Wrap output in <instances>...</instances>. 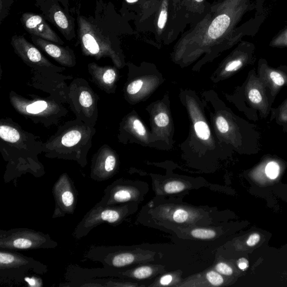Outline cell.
<instances>
[{"label": "cell", "instance_id": "1", "mask_svg": "<svg viewBox=\"0 0 287 287\" xmlns=\"http://www.w3.org/2000/svg\"><path fill=\"white\" fill-rule=\"evenodd\" d=\"M257 5L252 0L213 2L204 18L180 36L176 45V53H202L227 48L241 41L246 35L256 33L261 22L238 25Z\"/></svg>", "mask_w": 287, "mask_h": 287}, {"label": "cell", "instance_id": "2", "mask_svg": "<svg viewBox=\"0 0 287 287\" xmlns=\"http://www.w3.org/2000/svg\"><path fill=\"white\" fill-rule=\"evenodd\" d=\"M184 0H141L136 27L150 32L157 41L169 43L183 34L188 25L183 9ZM181 34V35H182Z\"/></svg>", "mask_w": 287, "mask_h": 287}, {"label": "cell", "instance_id": "3", "mask_svg": "<svg viewBox=\"0 0 287 287\" xmlns=\"http://www.w3.org/2000/svg\"><path fill=\"white\" fill-rule=\"evenodd\" d=\"M76 20L78 42L84 55L93 57L96 60L108 57L119 66L120 56L116 41L112 36L92 17L78 15Z\"/></svg>", "mask_w": 287, "mask_h": 287}, {"label": "cell", "instance_id": "4", "mask_svg": "<svg viewBox=\"0 0 287 287\" xmlns=\"http://www.w3.org/2000/svg\"><path fill=\"white\" fill-rule=\"evenodd\" d=\"M41 15L55 27L68 41L76 37L75 19L71 16L69 0H34Z\"/></svg>", "mask_w": 287, "mask_h": 287}, {"label": "cell", "instance_id": "5", "mask_svg": "<svg viewBox=\"0 0 287 287\" xmlns=\"http://www.w3.org/2000/svg\"><path fill=\"white\" fill-rule=\"evenodd\" d=\"M52 140L46 144L47 148H54L59 151H76L81 147H85L91 141L93 136L90 127L83 123H71V126L64 128Z\"/></svg>", "mask_w": 287, "mask_h": 287}, {"label": "cell", "instance_id": "6", "mask_svg": "<svg viewBox=\"0 0 287 287\" xmlns=\"http://www.w3.org/2000/svg\"><path fill=\"white\" fill-rule=\"evenodd\" d=\"M11 45L14 52L25 64L33 68L41 70H60V68L54 66L43 55L37 47L32 44L23 35H14L11 40Z\"/></svg>", "mask_w": 287, "mask_h": 287}, {"label": "cell", "instance_id": "7", "mask_svg": "<svg viewBox=\"0 0 287 287\" xmlns=\"http://www.w3.org/2000/svg\"><path fill=\"white\" fill-rule=\"evenodd\" d=\"M24 30L31 36H35L47 41L64 45V42L47 23L42 15L34 13H24L20 18Z\"/></svg>", "mask_w": 287, "mask_h": 287}, {"label": "cell", "instance_id": "8", "mask_svg": "<svg viewBox=\"0 0 287 287\" xmlns=\"http://www.w3.org/2000/svg\"><path fill=\"white\" fill-rule=\"evenodd\" d=\"M33 43L38 49L63 66L73 67L76 64V59L73 50L68 46H63L47 40L31 36Z\"/></svg>", "mask_w": 287, "mask_h": 287}, {"label": "cell", "instance_id": "9", "mask_svg": "<svg viewBox=\"0 0 287 287\" xmlns=\"http://www.w3.org/2000/svg\"><path fill=\"white\" fill-rule=\"evenodd\" d=\"M45 237L41 235L33 232H14L11 233L8 237L1 238L2 248L12 249H29L36 248L42 244Z\"/></svg>", "mask_w": 287, "mask_h": 287}, {"label": "cell", "instance_id": "10", "mask_svg": "<svg viewBox=\"0 0 287 287\" xmlns=\"http://www.w3.org/2000/svg\"><path fill=\"white\" fill-rule=\"evenodd\" d=\"M211 5L208 0H184L185 17L190 28L194 26L204 18Z\"/></svg>", "mask_w": 287, "mask_h": 287}, {"label": "cell", "instance_id": "11", "mask_svg": "<svg viewBox=\"0 0 287 287\" xmlns=\"http://www.w3.org/2000/svg\"><path fill=\"white\" fill-rule=\"evenodd\" d=\"M120 213L117 210L101 207L97 209H94L85 219H84L82 224L85 229L91 228L103 221L115 223L120 219Z\"/></svg>", "mask_w": 287, "mask_h": 287}, {"label": "cell", "instance_id": "12", "mask_svg": "<svg viewBox=\"0 0 287 287\" xmlns=\"http://www.w3.org/2000/svg\"><path fill=\"white\" fill-rule=\"evenodd\" d=\"M88 68L93 81L101 88L106 91L115 83L116 72L114 68L100 67L96 63L89 64Z\"/></svg>", "mask_w": 287, "mask_h": 287}, {"label": "cell", "instance_id": "13", "mask_svg": "<svg viewBox=\"0 0 287 287\" xmlns=\"http://www.w3.org/2000/svg\"><path fill=\"white\" fill-rule=\"evenodd\" d=\"M76 106L78 108L82 111L83 114L89 117L90 115L93 116L95 110H97L95 104L94 94L90 88H81L78 93ZM77 108V109H78Z\"/></svg>", "mask_w": 287, "mask_h": 287}, {"label": "cell", "instance_id": "14", "mask_svg": "<svg viewBox=\"0 0 287 287\" xmlns=\"http://www.w3.org/2000/svg\"><path fill=\"white\" fill-rule=\"evenodd\" d=\"M116 165V159L114 154L106 152V149L100 152L97 162L96 169L100 173L103 174L111 173Z\"/></svg>", "mask_w": 287, "mask_h": 287}, {"label": "cell", "instance_id": "15", "mask_svg": "<svg viewBox=\"0 0 287 287\" xmlns=\"http://www.w3.org/2000/svg\"><path fill=\"white\" fill-rule=\"evenodd\" d=\"M0 137L10 144H16L20 141L21 136L19 130L14 127L6 124L0 126Z\"/></svg>", "mask_w": 287, "mask_h": 287}, {"label": "cell", "instance_id": "16", "mask_svg": "<svg viewBox=\"0 0 287 287\" xmlns=\"http://www.w3.org/2000/svg\"><path fill=\"white\" fill-rule=\"evenodd\" d=\"M51 104L44 100H38L29 103L25 107V111L28 115H37L42 114L50 110Z\"/></svg>", "mask_w": 287, "mask_h": 287}, {"label": "cell", "instance_id": "17", "mask_svg": "<svg viewBox=\"0 0 287 287\" xmlns=\"http://www.w3.org/2000/svg\"><path fill=\"white\" fill-rule=\"evenodd\" d=\"M135 257L130 253H122L116 255L112 259L114 267L120 268L127 266L134 262Z\"/></svg>", "mask_w": 287, "mask_h": 287}, {"label": "cell", "instance_id": "18", "mask_svg": "<svg viewBox=\"0 0 287 287\" xmlns=\"http://www.w3.org/2000/svg\"><path fill=\"white\" fill-rule=\"evenodd\" d=\"M133 197L132 191L129 189L122 188L118 189L112 194L113 202L117 203L127 202L132 200Z\"/></svg>", "mask_w": 287, "mask_h": 287}, {"label": "cell", "instance_id": "19", "mask_svg": "<svg viewBox=\"0 0 287 287\" xmlns=\"http://www.w3.org/2000/svg\"><path fill=\"white\" fill-rule=\"evenodd\" d=\"M194 129L197 136L203 140H208L210 136V131L208 125L202 121L195 123Z\"/></svg>", "mask_w": 287, "mask_h": 287}, {"label": "cell", "instance_id": "20", "mask_svg": "<svg viewBox=\"0 0 287 287\" xmlns=\"http://www.w3.org/2000/svg\"><path fill=\"white\" fill-rule=\"evenodd\" d=\"M270 46L274 47H287V26L280 31L271 40Z\"/></svg>", "mask_w": 287, "mask_h": 287}, {"label": "cell", "instance_id": "21", "mask_svg": "<svg viewBox=\"0 0 287 287\" xmlns=\"http://www.w3.org/2000/svg\"><path fill=\"white\" fill-rule=\"evenodd\" d=\"M192 237L201 239H210L216 237L215 231L206 228H197L191 232Z\"/></svg>", "mask_w": 287, "mask_h": 287}, {"label": "cell", "instance_id": "22", "mask_svg": "<svg viewBox=\"0 0 287 287\" xmlns=\"http://www.w3.org/2000/svg\"><path fill=\"white\" fill-rule=\"evenodd\" d=\"M185 189V185L180 181H173L167 183L164 187L165 191L167 194L178 193Z\"/></svg>", "mask_w": 287, "mask_h": 287}, {"label": "cell", "instance_id": "23", "mask_svg": "<svg viewBox=\"0 0 287 287\" xmlns=\"http://www.w3.org/2000/svg\"><path fill=\"white\" fill-rule=\"evenodd\" d=\"M15 0H0V24L9 16L11 7Z\"/></svg>", "mask_w": 287, "mask_h": 287}, {"label": "cell", "instance_id": "24", "mask_svg": "<svg viewBox=\"0 0 287 287\" xmlns=\"http://www.w3.org/2000/svg\"><path fill=\"white\" fill-rule=\"evenodd\" d=\"M245 54H239L237 58L229 61L227 64L225 70L227 72H233L238 70L243 65Z\"/></svg>", "mask_w": 287, "mask_h": 287}, {"label": "cell", "instance_id": "25", "mask_svg": "<svg viewBox=\"0 0 287 287\" xmlns=\"http://www.w3.org/2000/svg\"><path fill=\"white\" fill-rule=\"evenodd\" d=\"M206 279L214 286H220L223 284L224 279L219 272L211 270L206 274Z\"/></svg>", "mask_w": 287, "mask_h": 287}, {"label": "cell", "instance_id": "26", "mask_svg": "<svg viewBox=\"0 0 287 287\" xmlns=\"http://www.w3.org/2000/svg\"><path fill=\"white\" fill-rule=\"evenodd\" d=\"M280 168L278 163L275 162L269 163L265 168V173L271 180L277 178L279 174Z\"/></svg>", "mask_w": 287, "mask_h": 287}, {"label": "cell", "instance_id": "27", "mask_svg": "<svg viewBox=\"0 0 287 287\" xmlns=\"http://www.w3.org/2000/svg\"><path fill=\"white\" fill-rule=\"evenodd\" d=\"M189 219H190V214L184 209H177L172 214V219L176 223H184Z\"/></svg>", "mask_w": 287, "mask_h": 287}, {"label": "cell", "instance_id": "28", "mask_svg": "<svg viewBox=\"0 0 287 287\" xmlns=\"http://www.w3.org/2000/svg\"><path fill=\"white\" fill-rule=\"evenodd\" d=\"M152 273V269L148 266L138 268L134 271V277L139 279H145L150 277Z\"/></svg>", "mask_w": 287, "mask_h": 287}, {"label": "cell", "instance_id": "29", "mask_svg": "<svg viewBox=\"0 0 287 287\" xmlns=\"http://www.w3.org/2000/svg\"><path fill=\"white\" fill-rule=\"evenodd\" d=\"M61 202L65 206L70 207L74 203V196L70 191H65L61 195Z\"/></svg>", "mask_w": 287, "mask_h": 287}, {"label": "cell", "instance_id": "30", "mask_svg": "<svg viewBox=\"0 0 287 287\" xmlns=\"http://www.w3.org/2000/svg\"><path fill=\"white\" fill-rule=\"evenodd\" d=\"M143 82L141 80H136L131 83L127 88V92L130 95H134L137 94L142 88Z\"/></svg>", "mask_w": 287, "mask_h": 287}, {"label": "cell", "instance_id": "31", "mask_svg": "<svg viewBox=\"0 0 287 287\" xmlns=\"http://www.w3.org/2000/svg\"><path fill=\"white\" fill-rule=\"evenodd\" d=\"M155 124L160 128H164L169 123V118L168 115L163 112H161L155 116L154 118Z\"/></svg>", "mask_w": 287, "mask_h": 287}, {"label": "cell", "instance_id": "32", "mask_svg": "<svg viewBox=\"0 0 287 287\" xmlns=\"http://www.w3.org/2000/svg\"><path fill=\"white\" fill-rule=\"evenodd\" d=\"M270 77L272 82L278 87L282 86L285 84V78L277 71H271L270 74Z\"/></svg>", "mask_w": 287, "mask_h": 287}, {"label": "cell", "instance_id": "33", "mask_svg": "<svg viewBox=\"0 0 287 287\" xmlns=\"http://www.w3.org/2000/svg\"><path fill=\"white\" fill-rule=\"evenodd\" d=\"M216 125L218 129L221 133H227L229 131V125L226 119L222 116H219L217 118Z\"/></svg>", "mask_w": 287, "mask_h": 287}, {"label": "cell", "instance_id": "34", "mask_svg": "<svg viewBox=\"0 0 287 287\" xmlns=\"http://www.w3.org/2000/svg\"><path fill=\"white\" fill-rule=\"evenodd\" d=\"M215 269L221 274L231 275L233 273L232 269L226 263H219L216 265Z\"/></svg>", "mask_w": 287, "mask_h": 287}, {"label": "cell", "instance_id": "35", "mask_svg": "<svg viewBox=\"0 0 287 287\" xmlns=\"http://www.w3.org/2000/svg\"><path fill=\"white\" fill-rule=\"evenodd\" d=\"M249 98L254 104H259L262 101L263 98L259 90L257 89H251L249 93Z\"/></svg>", "mask_w": 287, "mask_h": 287}, {"label": "cell", "instance_id": "36", "mask_svg": "<svg viewBox=\"0 0 287 287\" xmlns=\"http://www.w3.org/2000/svg\"><path fill=\"white\" fill-rule=\"evenodd\" d=\"M133 125L134 130H135V132L138 135L141 136H144L145 135V134H146V130H145L142 122L139 119H135L133 121Z\"/></svg>", "mask_w": 287, "mask_h": 287}, {"label": "cell", "instance_id": "37", "mask_svg": "<svg viewBox=\"0 0 287 287\" xmlns=\"http://www.w3.org/2000/svg\"><path fill=\"white\" fill-rule=\"evenodd\" d=\"M260 240V236L258 234H253L251 235L247 241V245L249 246H255Z\"/></svg>", "mask_w": 287, "mask_h": 287}, {"label": "cell", "instance_id": "38", "mask_svg": "<svg viewBox=\"0 0 287 287\" xmlns=\"http://www.w3.org/2000/svg\"><path fill=\"white\" fill-rule=\"evenodd\" d=\"M173 276L170 274H167L160 279L159 283L162 286H169L173 281Z\"/></svg>", "mask_w": 287, "mask_h": 287}, {"label": "cell", "instance_id": "39", "mask_svg": "<svg viewBox=\"0 0 287 287\" xmlns=\"http://www.w3.org/2000/svg\"><path fill=\"white\" fill-rule=\"evenodd\" d=\"M238 266L242 270H245L249 267V261L245 258H241L238 261Z\"/></svg>", "mask_w": 287, "mask_h": 287}, {"label": "cell", "instance_id": "40", "mask_svg": "<svg viewBox=\"0 0 287 287\" xmlns=\"http://www.w3.org/2000/svg\"><path fill=\"white\" fill-rule=\"evenodd\" d=\"M223 1V0H214V2H219Z\"/></svg>", "mask_w": 287, "mask_h": 287}]
</instances>
